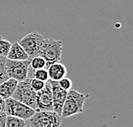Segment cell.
Wrapping results in <instances>:
<instances>
[{
  "label": "cell",
  "instance_id": "cell-14",
  "mask_svg": "<svg viewBox=\"0 0 133 127\" xmlns=\"http://www.w3.org/2000/svg\"><path fill=\"white\" fill-rule=\"evenodd\" d=\"M46 66V62L45 60L40 56H37L31 58V62H30V68L32 70H37V69L40 68H45Z\"/></svg>",
  "mask_w": 133,
  "mask_h": 127
},
{
  "label": "cell",
  "instance_id": "cell-3",
  "mask_svg": "<svg viewBox=\"0 0 133 127\" xmlns=\"http://www.w3.org/2000/svg\"><path fill=\"white\" fill-rule=\"evenodd\" d=\"M28 120L31 127H58L62 125V116L53 110H38Z\"/></svg>",
  "mask_w": 133,
  "mask_h": 127
},
{
  "label": "cell",
  "instance_id": "cell-15",
  "mask_svg": "<svg viewBox=\"0 0 133 127\" xmlns=\"http://www.w3.org/2000/svg\"><path fill=\"white\" fill-rule=\"evenodd\" d=\"M29 70L32 71V77L30 78H38V79L43 80L44 82L49 79V74H48V71L46 68H40V69H37V70H32L29 66Z\"/></svg>",
  "mask_w": 133,
  "mask_h": 127
},
{
  "label": "cell",
  "instance_id": "cell-2",
  "mask_svg": "<svg viewBox=\"0 0 133 127\" xmlns=\"http://www.w3.org/2000/svg\"><path fill=\"white\" fill-rule=\"evenodd\" d=\"M62 53V43L61 40H56L54 38H44L42 42L38 56H42L45 60V62H46L45 68L47 69L50 65L60 62Z\"/></svg>",
  "mask_w": 133,
  "mask_h": 127
},
{
  "label": "cell",
  "instance_id": "cell-4",
  "mask_svg": "<svg viewBox=\"0 0 133 127\" xmlns=\"http://www.w3.org/2000/svg\"><path fill=\"white\" fill-rule=\"evenodd\" d=\"M36 95H37V92L32 88L30 84V78L28 77L25 80L18 82L16 89L11 97L23 102L24 104L28 105V107L37 111Z\"/></svg>",
  "mask_w": 133,
  "mask_h": 127
},
{
  "label": "cell",
  "instance_id": "cell-19",
  "mask_svg": "<svg viewBox=\"0 0 133 127\" xmlns=\"http://www.w3.org/2000/svg\"><path fill=\"white\" fill-rule=\"evenodd\" d=\"M5 61L6 58L4 60H3V61H0V84L3 83L5 80H7L9 78L5 68Z\"/></svg>",
  "mask_w": 133,
  "mask_h": 127
},
{
  "label": "cell",
  "instance_id": "cell-5",
  "mask_svg": "<svg viewBox=\"0 0 133 127\" xmlns=\"http://www.w3.org/2000/svg\"><path fill=\"white\" fill-rule=\"evenodd\" d=\"M31 59L28 60H10L6 58L5 68L8 77L16 79L18 82L28 78L29 66Z\"/></svg>",
  "mask_w": 133,
  "mask_h": 127
},
{
  "label": "cell",
  "instance_id": "cell-10",
  "mask_svg": "<svg viewBox=\"0 0 133 127\" xmlns=\"http://www.w3.org/2000/svg\"><path fill=\"white\" fill-rule=\"evenodd\" d=\"M49 79L58 81L66 75V68L64 64L57 62L49 66L47 68Z\"/></svg>",
  "mask_w": 133,
  "mask_h": 127
},
{
  "label": "cell",
  "instance_id": "cell-11",
  "mask_svg": "<svg viewBox=\"0 0 133 127\" xmlns=\"http://www.w3.org/2000/svg\"><path fill=\"white\" fill-rule=\"evenodd\" d=\"M18 81L15 78H9L7 80L0 84V96L4 100L11 97L16 89Z\"/></svg>",
  "mask_w": 133,
  "mask_h": 127
},
{
  "label": "cell",
  "instance_id": "cell-1",
  "mask_svg": "<svg viewBox=\"0 0 133 127\" xmlns=\"http://www.w3.org/2000/svg\"><path fill=\"white\" fill-rule=\"evenodd\" d=\"M89 97L88 94H83L72 89L68 90L61 113L62 118H69L82 113L84 102Z\"/></svg>",
  "mask_w": 133,
  "mask_h": 127
},
{
  "label": "cell",
  "instance_id": "cell-16",
  "mask_svg": "<svg viewBox=\"0 0 133 127\" xmlns=\"http://www.w3.org/2000/svg\"><path fill=\"white\" fill-rule=\"evenodd\" d=\"M11 43L7 39L0 37V55L3 56H7L9 50L10 49Z\"/></svg>",
  "mask_w": 133,
  "mask_h": 127
},
{
  "label": "cell",
  "instance_id": "cell-6",
  "mask_svg": "<svg viewBox=\"0 0 133 127\" xmlns=\"http://www.w3.org/2000/svg\"><path fill=\"white\" fill-rule=\"evenodd\" d=\"M4 112L7 115L16 116L24 120H28L30 117L33 115L36 110L16 99L9 97L5 99Z\"/></svg>",
  "mask_w": 133,
  "mask_h": 127
},
{
  "label": "cell",
  "instance_id": "cell-8",
  "mask_svg": "<svg viewBox=\"0 0 133 127\" xmlns=\"http://www.w3.org/2000/svg\"><path fill=\"white\" fill-rule=\"evenodd\" d=\"M36 104L37 111H52L53 110V101L51 87L49 81L45 82V85L43 89L37 92L36 95Z\"/></svg>",
  "mask_w": 133,
  "mask_h": 127
},
{
  "label": "cell",
  "instance_id": "cell-9",
  "mask_svg": "<svg viewBox=\"0 0 133 127\" xmlns=\"http://www.w3.org/2000/svg\"><path fill=\"white\" fill-rule=\"evenodd\" d=\"M51 87V93H52V101H53V111L61 115L62 106L64 104L66 93L68 91L63 90L59 85L58 81L48 79Z\"/></svg>",
  "mask_w": 133,
  "mask_h": 127
},
{
  "label": "cell",
  "instance_id": "cell-21",
  "mask_svg": "<svg viewBox=\"0 0 133 127\" xmlns=\"http://www.w3.org/2000/svg\"><path fill=\"white\" fill-rule=\"evenodd\" d=\"M5 109V100L0 96V111H4Z\"/></svg>",
  "mask_w": 133,
  "mask_h": 127
},
{
  "label": "cell",
  "instance_id": "cell-7",
  "mask_svg": "<svg viewBox=\"0 0 133 127\" xmlns=\"http://www.w3.org/2000/svg\"><path fill=\"white\" fill-rule=\"evenodd\" d=\"M44 39V36L41 35L38 32H32L28 34L25 35L19 41V44L28 55L29 58L38 56L39 50L42 44V42Z\"/></svg>",
  "mask_w": 133,
  "mask_h": 127
},
{
  "label": "cell",
  "instance_id": "cell-12",
  "mask_svg": "<svg viewBox=\"0 0 133 127\" xmlns=\"http://www.w3.org/2000/svg\"><path fill=\"white\" fill-rule=\"evenodd\" d=\"M6 58L10 60H28L30 59L28 55L24 49L22 47V45L19 44V42H15L11 44L10 49L9 50L8 55Z\"/></svg>",
  "mask_w": 133,
  "mask_h": 127
},
{
  "label": "cell",
  "instance_id": "cell-20",
  "mask_svg": "<svg viewBox=\"0 0 133 127\" xmlns=\"http://www.w3.org/2000/svg\"><path fill=\"white\" fill-rule=\"evenodd\" d=\"M7 114L4 111H0V127H5V120Z\"/></svg>",
  "mask_w": 133,
  "mask_h": 127
},
{
  "label": "cell",
  "instance_id": "cell-13",
  "mask_svg": "<svg viewBox=\"0 0 133 127\" xmlns=\"http://www.w3.org/2000/svg\"><path fill=\"white\" fill-rule=\"evenodd\" d=\"M26 121L19 117L7 115L5 120V127H25Z\"/></svg>",
  "mask_w": 133,
  "mask_h": 127
},
{
  "label": "cell",
  "instance_id": "cell-18",
  "mask_svg": "<svg viewBox=\"0 0 133 127\" xmlns=\"http://www.w3.org/2000/svg\"><path fill=\"white\" fill-rule=\"evenodd\" d=\"M58 84H59V85L61 86L63 90H66V91L69 90H71L72 86V80L69 78H66V76L62 78L61 79H59L58 80Z\"/></svg>",
  "mask_w": 133,
  "mask_h": 127
},
{
  "label": "cell",
  "instance_id": "cell-17",
  "mask_svg": "<svg viewBox=\"0 0 133 127\" xmlns=\"http://www.w3.org/2000/svg\"><path fill=\"white\" fill-rule=\"evenodd\" d=\"M46 82V81H45ZM45 82L43 80L38 79L35 78H30V84H31L32 88L35 90L36 92L39 91L44 88L45 85Z\"/></svg>",
  "mask_w": 133,
  "mask_h": 127
}]
</instances>
